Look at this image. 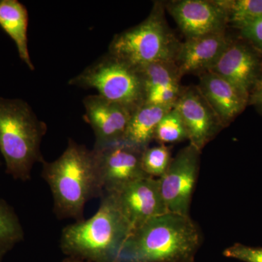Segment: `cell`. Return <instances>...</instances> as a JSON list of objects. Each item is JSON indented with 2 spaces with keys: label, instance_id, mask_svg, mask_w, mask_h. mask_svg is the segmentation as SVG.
I'll use <instances>...</instances> for the list:
<instances>
[{
  "label": "cell",
  "instance_id": "obj_1",
  "mask_svg": "<svg viewBox=\"0 0 262 262\" xmlns=\"http://www.w3.org/2000/svg\"><path fill=\"white\" fill-rule=\"evenodd\" d=\"M203 242L199 226L189 215L168 213L134 229L116 262H188Z\"/></svg>",
  "mask_w": 262,
  "mask_h": 262
},
{
  "label": "cell",
  "instance_id": "obj_2",
  "mask_svg": "<svg viewBox=\"0 0 262 262\" xmlns=\"http://www.w3.org/2000/svg\"><path fill=\"white\" fill-rule=\"evenodd\" d=\"M42 166V177L51 189L57 216L83 220L86 203L103 194L93 149L70 139L58 159L44 160Z\"/></svg>",
  "mask_w": 262,
  "mask_h": 262
},
{
  "label": "cell",
  "instance_id": "obj_3",
  "mask_svg": "<svg viewBox=\"0 0 262 262\" xmlns=\"http://www.w3.org/2000/svg\"><path fill=\"white\" fill-rule=\"evenodd\" d=\"M131 232V226L113 194L106 193L92 217L63 229L60 246L68 257L89 262H116Z\"/></svg>",
  "mask_w": 262,
  "mask_h": 262
},
{
  "label": "cell",
  "instance_id": "obj_4",
  "mask_svg": "<svg viewBox=\"0 0 262 262\" xmlns=\"http://www.w3.org/2000/svg\"><path fill=\"white\" fill-rule=\"evenodd\" d=\"M46 133L47 125L28 103L0 97V152L7 173L15 180H29L34 165L44 161L40 147Z\"/></svg>",
  "mask_w": 262,
  "mask_h": 262
},
{
  "label": "cell",
  "instance_id": "obj_5",
  "mask_svg": "<svg viewBox=\"0 0 262 262\" xmlns=\"http://www.w3.org/2000/svg\"><path fill=\"white\" fill-rule=\"evenodd\" d=\"M180 45L156 4L144 21L113 38L108 53L139 70L155 62H175Z\"/></svg>",
  "mask_w": 262,
  "mask_h": 262
},
{
  "label": "cell",
  "instance_id": "obj_6",
  "mask_svg": "<svg viewBox=\"0 0 262 262\" xmlns=\"http://www.w3.org/2000/svg\"><path fill=\"white\" fill-rule=\"evenodd\" d=\"M69 84L96 90L100 96L131 111L144 101V86L139 71L108 53L71 79Z\"/></svg>",
  "mask_w": 262,
  "mask_h": 262
},
{
  "label": "cell",
  "instance_id": "obj_7",
  "mask_svg": "<svg viewBox=\"0 0 262 262\" xmlns=\"http://www.w3.org/2000/svg\"><path fill=\"white\" fill-rule=\"evenodd\" d=\"M201 153L188 144L172 158L165 173L158 179L168 212L189 215L193 192L199 174Z\"/></svg>",
  "mask_w": 262,
  "mask_h": 262
},
{
  "label": "cell",
  "instance_id": "obj_8",
  "mask_svg": "<svg viewBox=\"0 0 262 262\" xmlns=\"http://www.w3.org/2000/svg\"><path fill=\"white\" fill-rule=\"evenodd\" d=\"M93 151L103 194L117 192L138 179L148 177L141 167L140 149L118 143L94 147Z\"/></svg>",
  "mask_w": 262,
  "mask_h": 262
},
{
  "label": "cell",
  "instance_id": "obj_9",
  "mask_svg": "<svg viewBox=\"0 0 262 262\" xmlns=\"http://www.w3.org/2000/svg\"><path fill=\"white\" fill-rule=\"evenodd\" d=\"M113 194L117 206L134 229L151 219L168 213L158 179L144 177Z\"/></svg>",
  "mask_w": 262,
  "mask_h": 262
},
{
  "label": "cell",
  "instance_id": "obj_10",
  "mask_svg": "<svg viewBox=\"0 0 262 262\" xmlns=\"http://www.w3.org/2000/svg\"><path fill=\"white\" fill-rule=\"evenodd\" d=\"M174 108L184 122L189 144L201 152L223 128L198 87L183 89Z\"/></svg>",
  "mask_w": 262,
  "mask_h": 262
},
{
  "label": "cell",
  "instance_id": "obj_11",
  "mask_svg": "<svg viewBox=\"0 0 262 262\" xmlns=\"http://www.w3.org/2000/svg\"><path fill=\"white\" fill-rule=\"evenodd\" d=\"M83 104L84 120L92 127L96 136L94 147L121 143L134 111L98 94L84 98Z\"/></svg>",
  "mask_w": 262,
  "mask_h": 262
},
{
  "label": "cell",
  "instance_id": "obj_12",
  "mask_svg": "<svg viewBox=\"0 0 262 262\" xmlns=\"http://www.w3.org/2000/svg\"><path fill=\"white\" fill-rule=\"evenodd\" d=\"M261 56L246 41H232L209 71L250 96L261 77Z\"/></svg>",
  "mask_w": 262,
  "mask_h": 262
},
{
  "label": "cell",
  "instance_id": "obj_13",
  "mask_svg": "<svg viewBox=\"0 0 262 262\" xmlns=\"http://www.w3.org/2000/svg\"><path fill=\"white\" fill-rule=\"evenodd\" d=\"M168 10L187 39L225 31L228 24L225 10L215 0L170 2Z\"/></svg>",
  "mask_w": 262,
  "mask_h": 262
},
{
  "label": "cell",
  "instance_id": "obj_14",
  "mask_svg": "<svg viewBox=\"0 0 262 262\" xmlns=\"http://www.w3.org/2000/svg\"><path fill=\"white\" fill-rule=\"evenodd\" d=\"M232 41L226 31L186 39L175 61L181 77L211 70Z\"/></svg>",
  "mask_w": 262,
  "mask_h": 262
},
{
  "label": "cell",
  "instance_id": "obj_15",
  "mask_svg": "<svg viewBox=\"0 0 262 262\" xmlns=\"http://www.w3.org/2000/svg\"><path fill=\"white\" fill-rule=\"evenodd\" d=\"M223 127L228 126L249 103V96L211 71L200 75L198 86Z\"/></svg>",
  "mask_w": 262,
  "mask_h": 262
},
{
  "label": "cell",
  "instance_id": "obj_16",
  "mask_svg": "<svg viewBox=\"0 0 262 262\" xmlns=\"http://www.w3.org/2000/svg\"><path fill=\"white\" fill-rule=\"evenodd\" d=\"M173 108L143 103L131 115L121 143L144 151L155 139L158 124Z\"/></svg>",
  "mask_w": 262,
  "mask_h": 262
},
{
  "label": "cell",
  "instance_id": "obj_17",
  "mask_svg": "<svg viewBox=\"0 0 262 262\" xmlns=\"http://www.w3.org/2000/svg\"><path fill=\"white\" fill-rule=\"evenodd\" d=\"M29 15L27 8L18 0H0V27L13 39L21 61L34 70L28 47Z\"/></svg>",
  "mask_w": 262,
  "mask_h": 262
},
{
  "label": "cell",
  "instance_id": "obj_18",
  "mask_svg": "<svg viewBox=\"0 0 262 262\" xmlns=\"http://www.w3.org/2000/svg\"><path fill=\"white\" fill-rule=\"evenodd\" d=\"M137 70L142 79L144 98L155 90L170 84H180L179 81L182 77L174 61L155 62Z\"/></svg>",
  "mask_w": 262,
  "mask_h": 262
},
{
  "label": "cell",
  "instance_id": "obj_19",
  "mask_svg": "<svg viewBox=\"0 0 262 262\" xmlns=\"http://www.w3.org/2000/svg\"><path fill=\"white\" fill-rule=\"evenodd\" d=\"M225 10L227 22L239 29L245 24L262 18V0H215Z\"/></svg>",
  "mask_w": 262,
  "mask_h": 262
},
{
  "label": "cell",
  "instance_id": "obj_20",
  "mask_svg": "<svg viewBox=\"0 0 262 262\" xmlns=\"http://www.w3.org/2000/svg\"><path fill=\"white\" fill-rule=\"evenodd\" d=\"M24 237L23 227L18 215L6 202L0 199V255L4 256Z\"/></svg>",
  "mask_w": 262,
  "mask_h": 262
},
{
  "label": "cell",
  "instance_id": "obj_21",
  "mask_svg": "<svg viewBox=\"0 0 262 262\" xmlns=\"http://www.w3.org/2000/svg\"><path fill=\"white\" fill-rule=\"evenodd\" d=\"M160 144H174L188 140L187 130L175 108L164 115L155 131V139Z\"/></svg>",
  "mask_w": 262,
  "mask_h": 262
},
{
  "label": "cell",
  "instance_id": "obj_22",
  "mask_svg": "<svg viewBox=\"0 0 262 262\" xmlns=\"http://www.w3.org/2000/svg\"><path fill=\"white\" fill-rule=\"evenodd\" d=\"M170 146L159 144L147 147L141 155V167L148 177L159 179L166 171L172 160Z\"/></svg>",
  "mask_w": 262,
  "mask_h": 262
},
{
  "label": "cell",
  "instance_id": "obj_23",
  "mask_svg": "<svg viewBox=\"0 0 262 262\" xmlns=\"http://www.w3.org/2000/svg\"><path fill=\"white\" fill-rule=\"evenodd\" d=\"M180 84H170L155 90L145 96L144 103L173 108L182 92Z\"/></svg>",
  "mask_w": 262,
  "mask_h": 262
},
{
  "label": "cell",
  "instance_id": "obj_24",
  "mask_svg": "<svg viewBox=\"0 0 262 262\" xmlns=\"http://www.w3.org/2000/svg\"><path fill=\"white\" fill-rule=\"evenodd\" d=\"M223 255L225 257L243 262H262V247H253L237 243L226 248Z\"/></svg>",
  "mask_w": 262,
  "mask_h": 262
},
{
  "label": "cell",
  "instance_id": "obj_25",
  "mask_svg": "<svg viewBox=\"0 0 262 262\" xmlns=\"http://www.w3.org/2000/svg\"><path fill=\"white\" fill-rule=\"evenodd\" d=\"M238 29L244 41L262 56V18L245 24Z\"/></svg>",
  "mask_w": 262,
  "mask_h": 262
},
{
  "label": "cell",
  "instance_id": "obj_26",
  "mask_svg": "<svg viewBox=\"0 0 262 262\" xmlns=\"http://www.w3.org/2000/svg\"><path fill=\"white\" fill-rule=\"evenodd\" d=\"M262 115V76L254 86L249 96V103Z\"/></svg>",
  "mask_w": 262,
  "mask_h": 262
},
{
  "label": "cell",
  "instance_id": "obj_27",
  "mask_svg": "<svg viewBox=\"0 0 262 262\" xmlns=\"http://www.w3.org/2000/svg\"><path fill=\"white\" fill-rule=\"evenodd\" d=\"M61 262H89L83 261V260L78 259V258L67 257L64 258Z\"/></svg>",
  "mask_w": 262,
  "mask_h": 262
},
{
  "label": "cell",
  "instance_id": "obj_28",
  "mask_svg": "<svg viewBox=\"0 0 262 262\" xmlns=\"http://www.w3.org/2000/svg\"><path fill=\"white\" fill-rule=\"evenodd\" d=\"M2 258H3V256H1V255H0V262H1Z\"/></svg>",
  "mask_w": 262,
  "mask_h": 262
},
{
  "label": "cell",
  "instance_id": "obj_29",
  "mask_svg": "<svg viewBox=\"0 0 262 262\" xmlns=\"http://www.w3.org/2000/svg\"><path fill=\"white\" fill-rule=\"evenodd\" d=\"M188 262H194V261H188Z\"/></svg>",
  "mask_w": 262,
  "mask_h": 262
},
{
  "label": "cell",
  "instance_id": "obj_30",
  "mask_svg": "<svg viewBox=\"0 0 262 262\" xmlns=\"http://www.w3.org/2000/svg\"><path fill=\"white\" fill-rule=\"evenodd\" d=\"M261 76H262V68H261Z\"/></svg>",
  "mask_w": 262,
  "mask_h": 262
}]
</instances>
